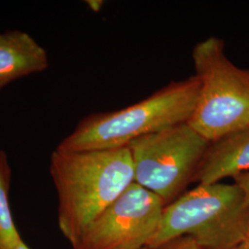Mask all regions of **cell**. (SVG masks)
Instances as JSON below:
<instances>
[{
	"mask_svg": "<svg viewBox=\"0 0 249 249\" xmlns=\"http://www.w3.org/2000/svg\"><path fill=\"white\" fill-rule=\"evenodd\" d=\"M49 169L58 199V228L72 249L89 224L134 182L128 147L55 150Z\"/></svg>",
	"mask_w": 249,
	"mask_h": 249,
	"instance_id": "1",
	"label": "cell"
},
{
	"mask_svg": "<svg viewBox=\"0 0 249 249\" xmlns=\"http://www.w3.org/2000/svg\"><path fill=\"white\" fill-rule=\"evenodd\" d=\"M199 90V81L192 76L173 81L132 106L89 115L56 150L71 152L127 147L137 139L187 123L195 111Z\"/></svg>",
	"mask_w": 249,
	"mask_h": 249,
	"instance_id": "2",
	"label": "cell"
},
{
	"mask_svg": "<svg viewBox=\"0 0 249 249\" xmlns=\"http://www.w3.org/2000/svg\"><path fill=\"white\" fill-rule=\"evenodd\" d=\"M249 205L236 184H198L162 211L147 248L190 236L203 249H231L249 238Z\"/></svg>",
	"mask_w": 249,
	"mask_h": 249,
	"instance_id": "3",
	"label": "cell"
},
{
	"mask_svg": "<svg viewBox=\"0 0 249 249\" xmlns=\"http://www.w3.org/2000/svg\"><path fill=\"white\" fill-rule=\"evenodd\" d=\"M192 59L200 90L188 124L209 142L249 126V70L228 59L217 37L197 43Z\"/></svg>",
	"mask_w": 249,
	"mask_h": 249,
	"instance_id": "4",
	"label": "cell"
},
{
	"mask_svg": "<svg viewBox=\"0 0 249 249\" xmlns=\"http://www.w3.org/2000/svg\"><path fill=\"white\" fill-rule=\"evenodd\" d=\"M209 144L188 122L135 140L127 146L134 182L172 203L194 182Z\"/></svg>",
	"mask_w": 249,
	"mask_h": 249,
	"instance_id": "5",
	"label": "cell"
},
{
	"mask_svg": "<svg viewBox=\"0 0 249 249\" xmlns=\"http://www.w3.org/2000/svg\"><path fill=\"white\" fill-rule=\"evenodd\" d=\"M164 207L160 196L133 182L89 224L73 249L147 248Z\"/></svg>",
	"mask_w": 249,
	"mask_h": 249,
	"instance_id": "6",
	"label": "cell"
},
{
	"mask_svg": "<svg viewBox=\"0 0 249 249\" xmlns=\"http://www.w3.org/2000/svg\"><path fill=\"white\" fill-rule=\"evenodd\" d=\"M247 172H249V126L210 142L194 182L215 184Z\"/></svg>",
	"mask_w": 249,
	"mask_h": 249,
	"instance_id": "7",
	"label": "cell"
},
{
	"mask_svg": "<svg viewBox=\"0 0 249 249\" xmlns=\"http://www.w3.org/2000/svg\"><path fill=\"white\" fill-rule=\"evenodd\" d=\"M48 65L45 48L29 34L21 31L0 34V90L14 80L44 71Z\"/></svg>",
	"mask_w": 249,
	"mask_h": 249,
	"instance_id": "8",
	"label": "cell"
},
{
	"mask_svg": "<svg viewBox=\"0 0 249 249\" xmlns=\"http://www.w3.org/2000/svg\"><path fill=\"white\" fill-rule=\"evenodd\" d=\"M11 176L8 154L0 149V249H12L22 240L9 204Z\"/></svg>",
	"mask_w": 249,
	"mask_h": 249,
	"instance_id": "9",
	"label": "cell"
},
{
	"mask_svg": "<svg viewBox=\"0 0 249 249\" xmlns=\"http://www.w3.org/2000/svg\"><path fill=\"white\" fill-rule=\"evenodd\" d=\"M157 249H203L190 236H180L169 241Z\"/></svg>",
	"mask_w": 249,
	"mask_h": 249,
	"instance_id": "10",
	"label": "cell"
},
{
	"mask_svg": "<svg viewBox=\"0 0 249 249\" xmlns=\"http://www.w3.org/2000/svg\"><path fill=\"white\" fill-rule=\"evenodd\" d=\"M233 179H234V184H236L242 189L245 195L246 201L249 205V172L241 174Z\"/></svg>",
	"mask_w": 249,
	"mask_h": 249,
	"instance_id": "11",
	"label": "cell"
},
{
	"mask_svg": "<svg viewBox=\"0 0 249 249\" xmlns=\"http://www.w3.org/2000/svg\"><path fill=\"white\" fill-rule=\"evenodd\" d=\"M87 3H88L89 9L94 12L100 11V9H102V7L104 5V1H102V0H89V1H87Z\"/></svg>",
	"mask_w": 249,
	"mask_h": 249,
	"instance_id": "12",
	"label": "cell"
},
{
	"mask_svg": "<svg viewBox=\"0 0 249 249\" xmlns=\"http://www.w3.org/2000/svg\"><path fill=\"white\" fill-rule=\"evenodd\" d=\"M231 249H249V238L241 242L240 244H238Z\"/></svg>",
	"mask_w": 249,
	"mask_h": 249,
	"instance_id": "13",
	"label": "cell"
},
{
	"mask_svg": "<svg viewBox=\"0 0 249 249\" xmlns=\"http://www.w3.org/2000/svg\"><path fill=\"white\" fill-rule=\"evenodd\" d=\"M12 249H32L27 246L26 243L23 240L19 241L18 244Z\"/></svg>",
	"mask_w": 249,
	"mask_h": 249,
	"instance_id": "14",
	"label": "cell"
},
{
	"mask_svg": "<svg viewBox=\"0 0 249 249\" xmlns=\"http://www.w3.org/2000/svg\"><path fill=\"white\" fill-rule=\"evenodd\" d=\"M148 249V248H143V249Z\"/></svg>",
	"mask_w": 249,
	"mask_h": 249,
	"instance_id": "15",
	"label": "cell"
},
{
	"mask_svg": "<svg viewBox=\"0 0 249 249\" xmlns=\"http://www.w3.org/2000/svg\"></svg>",
	"mask_w": 249,
	"mask_h": 249,
	"instance_id": "16",
	"label": "cell"
}]
</instances>
